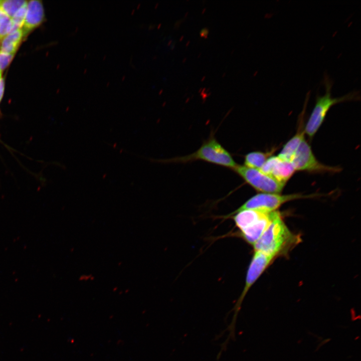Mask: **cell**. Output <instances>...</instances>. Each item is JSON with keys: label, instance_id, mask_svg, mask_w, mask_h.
Returning a JSON list of instances; mask_svg holds the SVG:
<instances>
[{"label": "cell", "instance_id": "obj_1", "mask_svg": "<svg viewBox=\"0 0 361 361\" xmlns=\"http://www.w3.org/2000/svg\"><path fill=\"white\" fill-rule=\"evenodd\" d=\"M300 241V236L288 228L281 214L275 211L269 225L253 247L254 251L276 258L285 255Z\"/></svg>", "mask_w": 361, "mask_h": 361}, {"label": "cell", "instance_id": "obj_2", "mask_svg": "<svg viewBox=\"0 0 361 361\" xmlns=\"http://www.w3.org/2000/svg\"><path fill=\"white\" fill-rule=\"evenodd\" d=\"M323 84L325 93L323 95H317L314 108L304 127L305 133L312 138L319 129L330 108L337 103L359 99V92L352 91L341 97H331L332 80L328 75L324 77Z\"/></svg>", "mask_w": 361, "mask_h": 361}, {"label": "cell", "instance_id": "obj_3", "mask_svg": "<svg viewBox=\"0 0 361 361\" xmlns=\"http://www.w3.org/2000/svg\"><path fill=\"white\" fill-rule=\"evenodd\" d=\"M272 256L264 254L262 252L255 251L247 270L245 286L242 293L232 311H234L232 319L227 328L229 335L223 344L227 345L230 339H234L235 337V329L237 316L241 309V305L247 293L251 286L254 284L266 269L275 259Z\"/></svg>", "mask_w": 361, "mask_h": 361}, {"label": "cell", "instance_id": "obj_4", "mask_svg": "<svg viewBox=\"0 0 361 361\" xmlns=\"http://www.w3.org/2000/svg\"><path fill=\"white\" fill-rule=\"evenodd\" d=\"M198 160L234 169L238 165L230 153L222 146L213 135L205 141L200 148L195 152L186 156L174 157L166 161L185 163Z\"/></svg>", "mask_w": 361, "mask_h": 361}, {"label": "cell", "instance_id": "obj_5", "mask_svg": "<svg viewBox=\"0 0 361 361\" xmlns=\"http://www.w3.org/2000/svg\"><path fill=\"white\" fill-rule=\"evenodd\" d=\"M314 195H303L301 194L281 195L280 194L259 193L248 200L241 207L225 217L244 210H255L266 212L276 211L284 203L302 198L313 197Z\"/></svg>", "mask_w": 361, "mask_h": 361}, {"label": "cell", "instance_id": "obj_6", "mask_svg": "<svg viewBox=\"0 0 361 361\" xmlns=\"http://www.w3.org/2000/svg\"><path fill=\"white\" fill-rule=\"evenodd\" d=\"M234 170L247 184L261 193L280 194L285 186L259 169L238 165Z\"/></svg>", "mask_w": 361, "mask_h": 361}, {"label": "cell", "instance_id": "obj_7", "mask_svg": "<svg viewBox=\"0 0 361 361\" xmlns=\"http://www.w3.org/2000/svg\"><path fill=\"white\" fill-rule=\"evenodd\" d=\"M290 162L295 170L311 172H336L340 170L339 167L326 165L320 162L305 139L294 153Z\"/></svg>", "mask_w": 361, "mask_h": 361}, {"label": "cell", "instance_id": "obj_8", "mask_svg": "<svg viewBox=\"0 0 361 361\" xmlns=\"http://www.w3.org/2000/svg\"><path fill=\"white\" fill-rule=\"evenodd\" d=\"M279 183L285 185L296 171L290 161L271 156L259 169Z\"/></svg>", "mask_w": 361, "mask_h": 361}, {"label": "cell", "instance_id": "obj_9", "mask_svg": "<svg viewBox=\"0 0 361 361\" xmlns=\"http://www.w3.org/2000/svg\"><path fill=\"white\" fill-rule=\"evenodd\" d=\"M310 93H308L306 96L305 105L303 109L300 116V123L296 133L283 146L281 151L278 154V156L284 160L290 161L294 153L304 139V127H303V117L304 116L306 106L309 97Z\"/></svg>", "mask_w": 361, "mask_h": 361}, {"label": "cell", "instance_id": "obj_10", "mask_svg": "<svg viewBox=\"0 0 361 361\" xmlns=\"http://www.w3.org/2000/svg\"><path fill=\"white\" fill-rule=\"evenodd\" d=\"M44 17V9L41 2L39 1L29 2L24 23L22 28L25 34L39 26L43 21Z\"/></svg>", "mask_w": 361, "mask_h": 361}, {"label": "cell", "instance_id": "obj_11", "mask_svg": "<svg viewBox=\"0 0 361 361\" xmlns=\"http://www.w3.org/2000/svg\"><path fill=\"white\" fill-rule=\"evenodd\" d=\"M274 212L268 213L253 225L240 231V236L248 244L253 246L269 225Z\"/></svg>", "mask_w": 361, "mask_h": 361}, {"label": "cell", "instance_id": "obj_12", "mask_svg": "<svg viewBox=\"0 0 361 361\" xmlns=\"http://www.w3.org/2000/svg\"><path fill=\"white\" fill-rule=\"evenodd\" d=\"M268 213L255 210H244L236 213L232 217L236 227L242 231L254 224ZM228 217V218H229Z\"/></svg>", "mask_w": 361, "mask_h": 361}, {"label": "cell", "instance_id": "obj_13", "mask_svg": "<svg viewBox=\"0 0 361 361\" xmlns=\"http://www.w3.org/2000/svg\"><path fill=\"white\" fill-rule=\"evenodd\" d=\"M25 35L26 34L22 29H20L7 35L2 42L0 51L14 55Z\"/></svg>", "mask_w": 361, "mask_h": 361}, {"label": "cell", "instance_id": "obj_14", "mask_svg": "<svg viewBox=\"0 0 361 361\" xmlns=\"http://www.w3.org/2000/svg\"><path fill=\"white\" fill-rule=\"evenodd\" d=\"M276 148H273L268 152L253 151L247 153L245 156V166L260 169L267 159L272 156Z\"/></svg>", "mask_w": 361, "mask_h": 361}, {"label": "cell", "instance_id": "obj_15", "mask_svg": "<svg viewBox=\"0 0 361 361\" xmlns=\"http://www.w3.org/2000/svg\"><path fill=\"white\" fill-rule=\"evenodd\" d=\"M27 3V1L23 0L0 1V9L12 18L17 12Z\"/></svg>", "mask_w": 361, "mask_h": 361}, {"label": "cell", "instance_id": "obj_16", "mask_svg": "<svg viewBox=\"0 0 361 361\" xmlns=\"http://www.w3.org/2000/svg\"><path fill=\"white\" fill-rule=\"evenodd\" d=\"M12 18L0 9V38L12 33Z\"/></svg>", "mask_w": 361, "mask_h": 361}, {"label": "cell", "instance_id": "obj_17", "mask_svg": "<svg viewBox=\"0 0 361 361\" xmlns=\"http://www.w3.org/2000/svg\"><path fill=\"white\" fill-rule=\"evenodd\" d=\"M27 6V4L21 7L12 18L13 22L12 33L22 28L23 26L26 14Z\"/></svg>", "mask_w": 361, "mask_h": 361}, {"label": "cell", "instance_id": "obj_18", "mask_svg": "<svg viewBox=\"0 0 361 361\" xmlns=\"http://www.w3.org/2000/svg\"><path fill=\"white\" fill-rule=\"evenodd\" d=\"M13 54H10L0 51V72L5 69L11 62Z\"/></svg>", "mask_w": 361, "mask_h": 361}, {"label": "cell", "instance_id": "obj_19", "mask_svg": "<svg viewBox=\"0 0 361 361\" xmlns=\"http://www.w3.org/2000/svg\"><path fill=\"white\" fill-rule=\"evenodd\" d=\"M4 89V82L2 77H0V101L3 97Z\"/></svg>", "mask_w": 361, "mask_h": 361}, {"label": "cell", "instance_id": "obj_20", "mask_svg": "<svg viewBox=\"0 0 361 361\" xmlns=\"http://www.w3.org/2000/svg\"><path fill=\"white\" fill-rule=\"evenodd\" d=\"M200 34L202 37H206L208 34V30L206 28L201 30Z\"/></svg>", "mask_w": 361, "mask_h": 361}]
</instances>
